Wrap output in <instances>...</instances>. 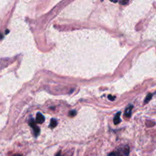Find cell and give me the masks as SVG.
Listing matches in <instances>:
<instances>
[{
  "mask_svg": "<svg viewBox=\"0 0 156 156\" xmlns=\"http://www.w3.org/2000/svg\"><path fill=\"white\" fill-rule=\"evenodd\" d=\"M29 124H30V126H31L32 129H33L34 133V136L37 137L38 135H39V133H40L39 127H38V126H37L36 123H35V122H34V120H32V119H31V120H29Z\"/></svg>",
  "mask_w": 156,
  "mask_h": 156,
  "instance_id": "7a4b0ae2",
  "label": "cell"
},
{
  "mask_svg": "<svg viewBox=\"0 0 156 156\" xmlns=\"http://www.w3.org/2000/svg\"><path fill=\"white\" fill-rule=\"evenodd\" d=\"M120 114H121V113L118 112L117 114V115L115 116V117H114V123L115 125H117L118 123H120Z\"/></svg>",
  "mask_w": 156,
  "mask_h": 156,
  "instance_id": "5b68a950",
  "label": "cell"
},
{
  "mask_svg": "<svg viewBox=\"0 0 156 156\" xmlns=\"http://www.w3.org/2000/svg\"><path fill=\"white\" fill-rule=\"evenodd\" d=\"M76 114H77V112H76V111H72L69 113V116L73 117H75V116L76 115Z\"/></svg>",
  "mask_w": 156,
  "mask_h": 156,
  "instance_id": "ba28073f",
  "label": "cell"
},
{
  "mask_svg": "<svg viewBox=\"0 0 156 156\" xmlns=\"http://www.w3.org/2000/svg\"><path fill=\"white\" fill-rule=\"evenodd\" d=\"M129 149L127 146H121L116 151L111 152L109 156H129Z\"/></svg>",
  "mask_w": 156,
  "mask_h": 156,
  "instance_id": "6da1fadb",
  "label": "cell"
},
{
  "mask_svg": "<svg viewBox=\"0 0 156 156\" xmlns=\"http://www.w3.org/2000/svg\"><path fill=\"white\" fill-rule=\"evenodd\" d=\"M56 125H57V121H56V120H55V119H52V120H50V127L54 128V127H56Z\"/></svg>",
  "mask_w": 156,
  "mask_h": 156,
  "instance_id": "8992f818",
  "label": "cell"
},
{
  "mask_svg": "<svg viewBox=\"0 0 156 156\" xmlns=\"http://www.w3.org/2000/svg\"><path fill=\"white\" fill-rule=\"evenodd\" d=\"M128 2H128V1H120V4H121V5H126V4H127Z\"/></svg>",
  "mask_w": 156,
  "mask_h": 156,
  "instance_id": "30bf717a",
  "label": "cell"
},
{
  "mask_svg": "<svg viewBox=\"0 0 156 156\" xmlns=\"http://www.w3.org/2000/svg\"><path fill=\"white\" fill-rule=\"evenodd\" d=\"M133 105H129V107H128L127 108H126V110H125V113H124V116L126 117H127V118H129V117H130L131 116V114H132V109H133Z\"/></svg>",
  "mask_w": 156,
  "mask_h": 156,
  "instance_id": "277c9868",
  "label": "cell"
},
{
  "mask_svg": "<svg viewBox=\"0 0 156 156\" xmlns=\"http://www.w3.org/2000/svg\"><path fill=\"white\" fill-rule=\"evenodd\" d=\"M2 35L1 34H0V39H2Z\"/></svg>",
  "mask_w": 156,
  "mask_h": 156,
  "instance_id": "4fadbf2b",
  "label": "cell"
},
{
  "mask_svg": "<svg viewBox=\"0 0 156 156\" xmlns=\"http://www.w3.org/2000/svg\"><path fill=\"white\" fill-rule=\"evenodd\" d=\"M152 94H148V95L146 96V100H145L144 104H147L148 102H149V101H150L151 99H152Z\"/></svg>",
  "mask_w": 156,
  "mask_h": 156,
  "instance_id": "52a82bcc",
  "label": "cell"
},
{
  "mask_svg": "<svg viewBox=\"0 0 156 156\" xmlns=\"http://www.w3.org/2000/svg\"><path fill=\"white\" fill-rule=\"evenodd\" d=\"M12 156H22V155H19V154H16V155H12Z\"/></svg>",
  "mask_w": 156,
  "mask_h": 156,
  "instance_id": "7c38bea8",
  "label": "cell"
},
{
  "mask_svg": "<svg viewBox=\"0 0 156 156\" xmlns=\"http://www.w3.org/2000/svg\"><path fill=\"white\" fill-rule=\"evenodd\" d=\"M55 156H62V155H61V152H60V151H59V152H58L57 153H56V155H55Z\"/></svg>",
  "mask_w": 156,
  "mask_h": 156,
  "instance_id": "8fae6325",
  "label": "cell"
},
{
  "mask_svg": "<svg viewBox=\"0 0 156 156\" xmlns=\"http://www.w3.org/2000/svg\"><path fill=\"white\" fill-rule=\"evenodd\" d=\"M108 99H109V100H111V101H114V99H115V97H113L112 95H108Z\"/></svg>",
  "mask_w": 156,
  "mask_h": 156,
  "instance_id": "9c48e42d",
  "label": "cell"
},
{
  "mask_svg": "<svg viewBox=\"0 0 156 156\" xmlns=\"http://www.w3.org/2000/svg\"><path fill=\"white\" fill-rule=\"evenodd\" d=\"M44 120H45V118L43 116V114H41V113H37L36 116V122L35 123H43L44 122Z\"/></svg>",
  "mask_w": 156,
  "mask_h": 156,
  "instance_id": "3957f363",
  "label": "cell"
}]
</instances>
